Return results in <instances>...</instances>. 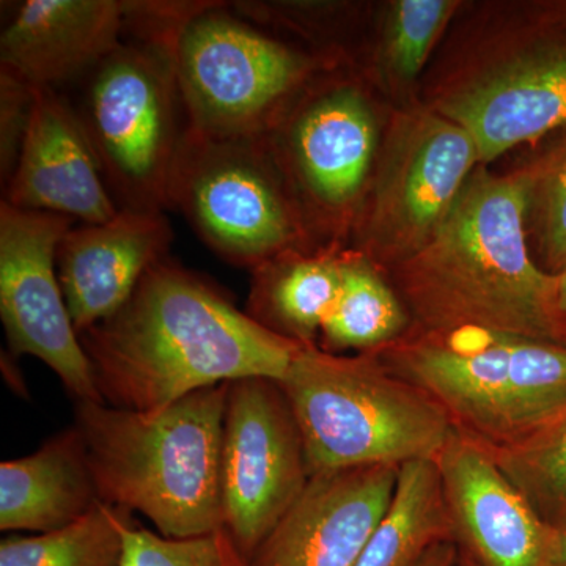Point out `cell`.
I'll return each mask as SVG.
<instances>
[{
  "label": "cell",
  "mask_w": 566,
  "mask_h": 566,
  "mask_svg": "<svg viewBox=\"0 0 566 566\" xmlns=\"http://www.w3.org/2000/svg\"><path fill=\"white\" fill-rule=\"evenodd\" d=\"M80 337L104 403L140 412L238 379L282 382L303 348L169 256L117 314Z\"/></svg>",
  "instance_id": "1"
},
{
  "label": "cell",
  "mask_w": 566,
  "mask_h": 566,
  "mask_svg": "<svg viewBox=\"0 0 566 566\" xmlns=\"http://www.w3.org/2000/svg\"><path fill=\"white\" fill-rule=\"evenodd\" d=\"M526 169L479 166L430 241L390 268L389 282L422 333H482L554 342L556 275L536 264L526 229Z\"/></svg>",
  "instance_id": "2"
},
{
  "label": "cell",
  "mask_w": 566,
  "mask_h": 566,
  "mask_svg": "<svg viewBox=\"0 0 566 566\" xmlns=\"http://www.w3.org/2000/svg\"><path fill=\"white\" fill-rule=\"evenodd\" d=\"M229 382L205 387L158 411L74 403L104 504L137 512L166 538L223 528L221 452Z\"/></svg>",
  "instance_id": "3"
},
{
  "label": "cell",
  "mask_w": 566,
  "mask_h": 566,
  "mask_svg": "<svg viewBox=\"0 0 566 566\" xmlns=\"http://www.w3.org/2000/svg\"><path fill=\"white\" fill-rule=\"evenodd\" d=\"M281 386L311 476L436 460L453 431L442 406L375 353L346 356L303 346Z\"/></svg>",
  "instance_id": "4"
},
{
  "label": "cell",
  "mask_w": 566,
  "mask_h": 566,
  "mask_svg": "<svg viewBox=\"0 0 566 566\" xmlns=\"http://www.w3.org/2000/svg\"><path fill=\"white\" fill-rule=\"evenodd\" d=\"M491 453L520 444L566 409V346L482 333L409 329L375 352Z\"/></svg>",
  "instance_id": "5"
},
{
  "label": "cell",
  "mask_w": 566,
  "mask_h": 566,
  "mask_svg": "<svg viewBox=\"0 0 566 566\" xmlns=\"http://www.w3.org/2000/svg\"><path fill=\"white\" fill-rule=\"evenodd\" d=\"M175 73L188 128L214 139L266 137L329 62L283 43L212 0L182 31Z\"/></svg>",
  "instance_id": "6"
},
{
  "label": "cell",
  "mask_w": 566,
  "mask_h": 566,
  "mask_svg": "<svg viewBox=\"0 0 566 566\" xmlns=\"http://www.w3.org/2000/svg\"><path fill=\"white\" fill-rule=\"evenodd\" d=\"M120 210H169L186 123L174 54L126 40L95 70L77 112Z\"/></svg>",
  "instance_id": "7"
},
{
  "label": "cell",
  "mask_w": 566,
  "mask_h": 566,
  "mask_svg": "<svg viewBox=\"0 0 566 566\" xmlns=\"http://www.w3.org/2000/svg\"><path fill=\"white\" fill-rule=\"evenodd\" d=\"M185 216L223 262L253 271L293 249L308 230L270 139H214L186 128L169 188Z\"/></svg>",
  "instance_id": "8"
},
{
  "label": "cell",
  "mask_w": 566,
  "mask_h": 566,
  "mask_svg": "<svg viewBox=\"0 0 566 566\" xmlns=\"http://www.w3.org/2000/svg\"><path fill=\"white\" fill-rule=\"evenodd\" d=\"M479 166L475 140L455 122L431 107L398 112L354 221L356 251L382 273L415 255Z\"/></svg>",
  "instance_id": "9"
},
{
  "label": "cell",
  "mask_w": 566,
  "mask_h": 566,
  "mask_svg": "<svg viewBox=\"0 0 566 566\" xmlns=\"http://www.w3.org/2000/svg\"><path fill=\"white\" fill-rule=\"evenodd\" d=\"M268 139L307 230L353 229L381 145L364 88L345 77L312 81Z\"/></svg>",
  "instance_id": "10"
},
{
  "label": "cell",
  "mask_w": 566,
  "mask_h": 566,
  "mask_svg": "<svg viewBox=\"0 0 566 566\" xmlns=\"http://www.w3.org/2000/svg\"><path fill=\"white\" fill-rule=\"evenodd\" d=\"M308 480L303 434L281 382H229L221 452L222 523L249 560Z\"/></svg>",
  "instance_id": "11"
},
{
  "label": "cell",
  "mask_w": 566,
  "mask_h": 566,
  "mask_svg": "<svg viewBox=\"0 0 566 566\" xmlns=\"http://www.w3.org/2000/svg\"><path fill=\"white\" fill-rule=\"evenodd\" d=\"M76 222L0 203V318L10 353L54 371L74 403H104L57 274V249Z\"/></svg>",
  "instance_id": "12"
},
{
  "label": "cell",
  "mask_w": 566,
  "mask_h": 566,
  "mask_svg": "<svg viewBox=\"0 0 566 566\" xmlns=\"http://www.w3.org/2000/svg\"><path fill=\"white\" fill-rule=\"evenodd\" d=\"M431 109L471 134L480 166L566 128V32L531 25L453 82Z\"/></svg>",
  "instance_id": "13"
},
{
  "label": "cell",
  "mask_w": 566,
  "mask_h": 566,
  "mask_svg": "<svg viewBox=\"0 0 566 566\" xmlns=\"http://www.w3.org/2000/svg\"><path fill=\"white\" fill-rule=\"evenodd\" d=\"M398 465L311 476L256 547L252 566H357L397 485Z\"/></svg>",
  "instance_id": "14"
},
{
  "label": "cell",
  "mask_w": 566,
  "mask_h": 566,
  "mask_svg": "<svg viewBox=\"0 0 566 566\" xmlns=\"http://www.w3.org/2000/svg\"><path fill=\"white\" fill-rule=\"evenodd\" d=\"M434 461L461 553L480 566H545L554 527L536 515L490 450L453 430Z\"/></svg>",
  "instance_id": "15"
},
{
  "label": "cell",
  "mask_w": 566,
  "mask_h": 566,
  "mask_svg": "<svg viewBox=\"0 0 566 566\" xmlns=\"http://www.w3.org/2000/svg\"><path fill=\"white\" fill-rule=\"evenodd\" d=\"M3 202L102 223L120 212L99 169L80 114L51 87H35L32 120Z\"/></svg>",
  "instance_id": "16"
},
{
  "label": "cell",
  "mask_w": 566,
  "mask_h": 566,
  "mask_svg": "<svg viewBox=\"0 0 566 566\" xmlns=\"http://www.w3.org/2000/svg\"><path fill=\"white\" fill-rule=\"evenodd\" d=\"M172 240L161 211L120 210L111 221L71 227L57 249V274L77 334L117 314L167 259Z\"/></svg>",
  "instance_id": "17"
},
{
  "label": "cell",
  "mask_w": 566,
  "mask_h": 566,
  "mask_svg": "<svg viewBox=\"0 0 566 566\" xmlns=\"http://www.w3.org/2000/svg\"><path fill=\"white\" fill-rule=\"evenodd\" d=\"M125 35V0H28L0 35V66L33 87L93 71Z\"/></svg>",
  "instance_id": "18"
},
{
  "label": "cell",
  "mask_w": 566,
  "mask_h": 566,
  "mask_svg": "<svg viewBox=\"0 0 566 566\" xmlns=\"http://www.w3.org/2000/svg\"><path fill=\"white\" fill-rule=\"evenodd\" d=\"M84 439L71 424L36 452L0 464V528L33 534L57 531L99 504Z\"/></svg>",
  "instance_id": "19"
},
{
  "label": "cell",
  "mask_w": 566,
  "mask_h": 566,
  "mask_svg": "<svg viewBox=\"0 0 566 566\" xmlns=\"http://www.w3.org/2000/svg\"><path fill=\"white\" fill-rule=\"evenodd\" d=\"M245 314L303 346L318 345L342 285V252L286 251L251 271Z\"/></svg>",
  "instance_id": "20"
},
{
  "label": "cell",
  "mask_w": 566,
  "mask_h": 566,
  "mask_svg": "<svg viewBox=\"0 0 566 566\" xmlns=\"http://www.w3.org/2000/svg\"><path fill=\"white\" fill-rule=\"evenodd\" d=\"M444 543H455V531L438 464L409 461L398 469L392 499L357 566H416Z\"/></svg>",
  "instance_id": "21"
},
{
  "label": "cell",
  "mask_w": 566,
  "mask_h": 566,
  "mask_svg": "<svg viewBox=\"0 0 566 566\" xmlns=\"http://www.w3.org/2000/svg\"><path fill=\"white\" fill-rule=\"evenodd\" d=\"M411 318L392 283L357 251L342 252L337 303L319 334L323 352L375 353L403 337Z\"/></svg>",
  "instance_id": "22"
},
{
  "label": "cell",
  "mask_w": 566,
  "mask_h": 566,
  "mask_svg": "<svg viewBox=\"0 0 566 566\" xmlns=\"http://www.w3.org/2000/svg\"><path fill=\"white\" fill-rule=\"evenodd\" d=\"M132 512L99 502L87 515L57 531L7 536L0 566H123Z\"/></svg>",
  "instance_id": "23"
},
{
  "label": "cell",
  "mask_w": 566,
  "mask_h": 566,
  "mask_svg": "<svg viewBox=\"0 0 566 566\" xmlns=\"http://www.w3.org/2000/svg\"><path fill=\"white\" fill-rule=\"evenodd\" d=\"M493 457L536 515L551 527L566 523V409L520 444Z\"/></svg>",
  "instance_id": "24"
},
{
  "label": "cell",
  "mask_w": 566,
  "mask_h": 566,
  "mask_svg": "<svg viewBox=\"0 0 566 566\" xmlns=\"http://www.w3.org/2000/svg\"><path fill=\"white\" fill-rule=\"evenodd\" d=\"M562 133L526 167L528 248L551 275L566 271V128Z\"/></svg>",
  "instance_id": "25"
},
{
  "label": "cell",
  "mask_w": 566,
  "mask_h": 566,
  "mask_svg": "<svg viewBox=\"0 0 566 566\" xmlns=\"http://www.w3.org/2000/svg\"><path fill=\"white\" fill-rule=\"evenodd\" d=\"M460 2L455 0H395L390 3L379 63L397 82H412L430 57Z\"/></svg>",
  "instance_id": "26"
},
{
  "label": "cell",
  "mask_w": 566,
  "mask_h": 566,
  "mask_svg": "<svg viewBox=\"0 0 566 566\" xmlns=\"http://www.w3.org/2000/svg\"><path fill=\"white\" fill-rule=\"evenodd\" d=\"M123 566H252L226 528L174 539L134 524L126 531Z\"/></svg>",
  "instance_id": "27"
},
{
  "label": "cell",
  "mask_w": 566,
  "mask_h": 566,
  "mask_svg": "<svg viewBox=\"0 0 566 566\" xmlns=\"http://www.w3.org/2000/svg\"><path fill=\"white\" fill-rule=\"evenodd\" d=\"M212 0H125V33L174 54L189 22Z\"/></svg>",
  "instance_id": "28"
},
{
  "label": "cell",
  "mask_w": 566,
  "mask_h": 566,
  "mask_svg": "<svg viewBox=\"0 0 566 566\" xmlns=\"http://www.w3.org/2000/svg\"><path fill=\"white\" fill-rule=\"evenodd\" d=\"M35 87L0 66V180L6 188L17 169L22 144L31 126Z\"/></svg>",
  "instance_id": "29"
},
{
  "label": "cell",
  "mask_w": 566,
  "mask_h": 566,
  "mask_svg": "<svg viewBox=\"0 0 566 566\" xmlns=\"http://www.w3.org/2000/svg\"><path fill=\"white\" fill-rule=\"evenodd\" d=\"M528 20L534 28L566 32V0L534 3L528 7Z\"/></svg>",
  "instance_id": "30"
},
{
  "label": "cell",
  "mask_w": 566,
  "mask_h": 566,
  "mask_svg": "<svg viewBox=\"0 0 566 566\" xmlns=\"http://www.w3.org/2000/svg\"><path fill=\"white\" fill-rule=\"evenodd\" d=\"M554 329L557 344L566 346V271L556 275V293H554Z\"/></svg>",
  "instance_id": "31"
},
{
  "label": "cell",
  "mask_w": 566,
  "mask_h": 566,
  "mask_svg": "<svg viewBox=\"0 0 566 566\" xmlns=\"http://www.w3.org/2000/svg\"><path fill=\"white\" fill-rule=\"evenodd\" d=\"M460 551L455 543H444L428 551L427 556L416 566H458Z\"/></svg>",
  "instance_id": "32"
},
{
  "label": "cell",
  "mask_w": 566,
  "mask_h": 566,
  "mask_svg": "<svg viewBox=\"0 0 566 566\" xmlns=\"http://www.w3.org/2000/svg\"><path fill=\"white\" fill-rule=\"evenodd\" d=\"M545 566H566V523L554 527Z\"/></svg>",
  "instance_id": "33"
},
{
  "label": "cell",
  "mask_w": 566,
  "mask_h": 566,
  "mask_svg": "<svg viewBox=\"0 0 566 566\" xmlns=\"http://www.w3.org/2000/svg\"><path fill=\"white\" fill-rule=\"evenodd\" d=\"M458 551H460V549H458ZM458 566H480V565L476 564L474 558H472L471 556H468V554L461 553V551H460V556H458Z\"/></svg>",
  "instance_id": "34"
}]
</instances>
